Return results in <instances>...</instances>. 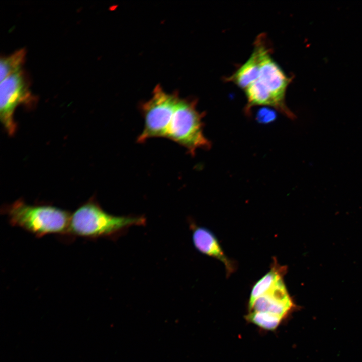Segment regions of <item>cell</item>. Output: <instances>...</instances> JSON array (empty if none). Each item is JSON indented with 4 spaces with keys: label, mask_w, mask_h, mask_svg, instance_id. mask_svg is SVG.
Returning <instances> with one entry per match:
<instances>
[{
    "label": "cell",
    "mask_w": 362,
    "mask_h": 362,
    "mask_svg": "<svg viewBox=\"0 0 362 362\" xmlns=\"http://www.w3.org/2000/svg\"><path fill=\"white\" fill-rule=\"evenodd\" d=\"M144 125L138 141L163 137L173 141L193 154L211 144L203 133V116L194 101L181 99L160 86L152 97L142 105Z\"/></svg>",
    "instance_id": "6da1fadb"
},
{
    "label": "cell",
    "mask_w": 362,
    "mask_h": 362,
    "mask_svg": "<svg viewBox=\"0 0 362 362\" xmlns=\"http://www.w3.org/2000/svg\"><path fill=\"white\" fill-rule=\"evenodd\" d=\"M254 45L259 51L260 66L256 79L244 90L247 100L246 112L255 106H268L290 118H294V114L285 103L286 89L292 78L272 58L271 48L265 36H258Z\"/></svg>",
    "instance_id": "7a4b0ae2"
},
{
    "label": "cell",
    "mask_w": 362,
    "mask_h": 362,
    "mask_svg": "<svg viewBox=\"0 0 362 362\" xmlns=\"http://www.w3.org/2000/svg\"><path fill=\"white\" fill-rule=\"evenodd\" d=\"M2 210L11 226L36 237L55 235L70 239L71 214L66 210L50 205H30L21 199L5 206Z\"/></svg>",
    "instance_id": "3957f363"
},
{
    "label": "cell",
    "mask_w": 362,
    "mask_h": 362,
    "mask_svg": "<svg viewBox=\"0 0 362 362\" xmlns=\"http://www.w3.org/2000/svg\"><path fill=\"white\" fill-rule=\"evenodd\" d=\"M144 217L110 214L93 200L79 206L71 215L70 239L79 237L89 240L114 238L129 228L145 224Z\"/></svg>",
    "instance_id": "277c9868"
},
{
    "label": "cell",
    "mask_w": 362,
    "mask_h": 362,
    "mask_svg": "<svg viewBox=\"0 0 362 362\" xmlns=\"http://www.w3.org/2000/svg\"><path fill=\"white\" fill-rule=\"evenodd\" d=\"M36 98L31 93L24 71L21 70L1 82L0 118L4 127L10 135L16 131L14 119L16 108L21 104L32 105Z\"/></svg>",
    "instance_id": "5b68a950"
},
{
    "label": "cell",
    "mask_w": 362,
    "mask_h": 362,
    "mask_svg": "<svg viewBox=\"0 0 362 362\" xmlns=\"http://www.w3.org/2000/svg\"><path fill=\"white\" fill-rule=\"evenodd\" d=\"M294 307L282 278L255 301L250 311L268 312L284 318Z\"/></svg>",
    "instance_id": "8992f818"
},
{
    "label": "cell",
    "mask_w": 362,
    "mask_h": 362,
    "mask_svg": "<svg viewBox=\"0 0 362 362\" xmlns=\"http://www.w3.org/2000/svg\"><path fill=\"white\" fill-rule=\"evenodd\" d=\"M191 226L195 248L201 253L220 260L224 265L227 274H232L236 265L226 256L215 235L205 227L193 224Z\"/></svg>",
    "instance_id": "52a82bcc"
},
{
    "label": "cell",
    "mask_w": 362,
    "mask_h": 362,
    "mask_svg": "<svg viewBox=\"0 0 362 362\" xmlns=\"http://www.w3.org/2000/svg\"><path fill=\"white\" fill-rule=\"evenodd\" d=\"M260 66V53L254 45L253 52L249 59L231 76L227 78L239 87L245 90L257 78Z\"/></svg>",
    "instance_id": "ba28073f"
},
{
    "label": "cell",
    "mask_w": 362,
    "mask_h": 362,
    "mask_svg": "<svg viewBox=\"0 0 362 362\" xmlns=\"http://www.w3.org/2000/svg\"><path fill=\"white\" fill-rule=\"evenodd\" d=\"M285 270V267L274 264L270 271L256 282L251 291L248 304L249 310L259 297L268 291L283 278Z\"/></svg>",
    "instance_id": "9c48e42d"
},
{
    "label": "cell",
    "mask_w": 362,
    "mask_h": 362,
    "mask_svg": "<svg viewBox=\"0 0 362 362\" xmlns=\"http://www.w3.org/2000/svg\"><path fill=\"white\" fill-rule=\"evenodd\" d=\"M26 51L22 48L7 56L2 57L0 60V80L3 81L9 76L22 70Z\"/></svg>",
    "instance_id": "30bf717a"
},
{
    "label": "cell",
    "mask_w": 362,
    "mask_h": 362,
    "mask_svg": "<svg viewBox=\"0 0 362 362\" xmlns=\"http://www.w3.org/2000/svg\"><path fill=\"white\" fill-rule=\"evenodd\" d=\"M246 319L261 329L274 330L280 325L284 318L268 312L250 311Z\"/></svg>",
    "instance_id": "8fae6325"
}]
</instances>
